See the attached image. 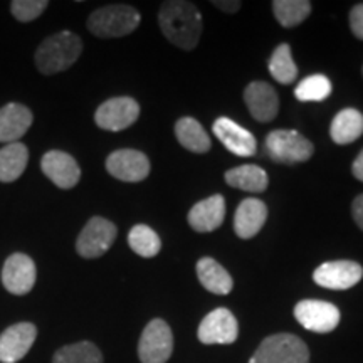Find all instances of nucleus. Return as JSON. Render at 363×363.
<instances>
[{
    "label": "nucleus",
    "mask_w": 363,
    "mask_h": 363,
    "mask_svg": "<svg viewBox=\"0 0 363 363\" xmlns=\"http://www.w3.org/2000/svg\"><path fill=\"white\" fill-rule=\"evenodd\" d=\"M271 76L281 84H291L298 78L296 62L291 56V48L288 44H281L276 48L269 59Z\"/></svg>",
    "instance_id": "obj_28"
},
{
    "label": "nucleus",
    "mask_w": 363,
    "mask_h": 363,
    "mask_svg": "<svg viewBox=\"0 0 363 363\" xmlns=\"http://www.w3.org/2000/svg\"><path fill=\"white\" fill-rule=\"evenodd\" d=\"M350 29L357 39L363 40V4H358L350 11Z\"/></svg>",
    "instance_id": "obj_32"
},
{
    "label": "nucleus",
    "mask_w": 363,
    "mask_h": 363,
    "mask_svg": "<svg viewBox=\"0 0 363 363\" xmlns=\"http://www.w3.org/2000/svg\"><path fill=\"white\" fill-rule=\"evenodd\" d=\"M128 244L131 251L142 257H155L162 249V240L152 227L138 224L130 230Z\"/></svg>",
    "instance_id": "obj_29"
},
{
    "label": "nucleus",
    "mask_w": 363,
    "mask_h": 363,
    "mask_svg": "<svg viewBox=\"0 0 363 363\" xmlns=\"http://www.w3.org/2000/svg\"><path fill=\"white\" fill-rule=\"evenodd\" d=\"M249 363H310V350L296 335H271L262 340Z\"/></svg>",
    "instance_id": "obj_4"
},
{
    "label": "nucleus",
    "mask_w": 363,
    "mask_h": 363,
    "mask_svg": "<svg viewBox=\"0 0 363 363\" xmlns=\"http://www.w3.org/2000/svg\"><path fill=\"white\" fill-rule=\"evenodd\" d=\"M140 104L130 96L111 98L94 113V121L101 130L121 131L138 120Z\"/></svg>",
    "instance_id": "obj_9"
},
{
    "label": "nucleus",
    "mask_w": 363,
    "mask_h": 363,
    "mask_svg": "<svg viewBox=\"0 0 363 363\" xmlns=\"http://www.w3.org/2000/svg\"><path fill=\"white\" fill-rule=\"evenodd\" d=\"M363 267L355 261H330L316 267L313 279L318 286L333 291H345L360 283Z\"/></svg>",
    "instance_id": "obj_12"
},
{
    "label": "nucleus",
    "mask_w": 363,
    "mask_h": 363,
    "mask_svg": "<svg viewBox=\"0 0 363 363\" xmlns=\"http://www.w3.org/2000/svg\"><path fill=\"white\" fill-rule=\"evenodd\" d=\"M197 278L207 291L214 294H229L234 288L233 276L212 257H202L197 262Z\"/></svg>",
    "instance_id": "obj_21"
},
{
    "label": "nucleus",
    "mask_w": 363,
    "mask_h": 363,
    "mask_svg": "<svg viewBox=\"0 0 363 363\" xmlns=\"http://www.w3.org/2000/svg\"><path fill=\"white\" fill-rule=\"evenodd\" d=\"M40 170L59 189L69 190L78 185L81 179V169L78 162L69 153L61 150H51L44 153L40 160Z\"/></svg>",
    "instance_id": "obj_15"
},
{
    "label": "nucleus",
    "mask_w": 363,
    "mask_h": 363,
    "mask_svg": "<svg viewBox=\"0 0 363 363\" xmlns=\"http://www.w3.org/2000/svg\"><path fill=\"white\" fill-rule=\"evenodd\" d=\"M352 216L355 219L357 225L363 230V194L358 195V197L352 203Z\"/></svg>",
    "instance_id": "obj_33"
},
{
    "label": "nucleus",
    "mask_w": 363,
    "mask_h": 363,
    "mask_svg": "<svg viewBox=\"0 0 363 363\" xmlns=\"http://www.w3.org/2000/svg\"><path fill=\"white\" fill-rule=\"evenodd\" d=\"M294 318L303 328L315 333H331L340 325V310L333 303L303 299L294 306Z\"/></svg>",
    "instance_id": "obj_8"
},
{
    "label": "nucleus",
    "mask_w": 363,
    "mask_h": 363,
    "mask_svg": "<svg viewBox=\"0 0 363 363\" xmlns=\"http://www.w3.org/2000/svg\"><path fill=\"white\" fill-rule=\"evenodd\" d=\"M212 131L224 147L238 157H252L257 152L256 138L251 131L239 126L230 118L216 120Z\"/></svg>",
    "instance_id": "obj_16"
},
{
    "label": "nucleus",
    "mask_w": 363,
    "mask_h": 363,
    "mask_svg": "<svg viewBox=\"0 0 363 363\" xmlns=\"http://www.w3.org/2000/svg\"><path fill=\"white\" fill-rule=\"evenodd\" d=\"M48 0H13L11 12L19 22H33L48 9Z\"/></svg>",
    "instance_id": "obj_31"
},
{
    "label": "nucleus",
    "mask_w": 363,
    "mask_h": 363,
    "mask_svg": "<svg viewBox=\"0 0 363 363\" xmlns=\"http://www.w3.org/2000/svg\"><path fill=\"white\" fill-rule=\"evenodd\" d=\"M212 6H216L219 11L222 12H227V13H235L240 9L242 4L239 2V0H234V2H227V0H219V2H212Z\"/></svg>",
    "instance_id": "obj_34"
},
{
    "label": "nucleus",
    "mask_w": 363,
    "mask_h": 363,
    "mask_svg": "<svg viewBox=\"0 0 363 363\" xmlns=\"http://www.w3.org/2000/svg\"><path fill=\"white\" fill-rule=\"evenodd\" d=\"M174 353V335L169 323L155 318L145 326L138 342V358L142 363H167Z\"/></svg>",
    "instance_id": "obj_6"
},
{
    "label": "nucleus",
    "mask_w": 363,
    "mask_h": 363,
    "mask_svg": "<svg viewBox=\"0 0 363 363\" xmlns=\"http://www.w3.org/2000/svg\"><path fill=\"white\" fill-rule=\"evenodd\" d=\"M352 174H353V177H355V179L363 182V150L360 152V155L355 158V162H353Z\"/></svg>",
    "instance_id": "obj_35"
},
{
    "label": "nucleus",
    "mask_w": 363,
    "mask_h": 363,
    "mask_svg": "<svg viewBox=\"0 0 363 363\" xmlns=\"http://www.w3.org/2000/svg\"><path fill=\"white\" fill-rule=\"evenodd\" d=\"M81 52H83V40L79 35L71 30H61L40 43L34 56L35 67L40 74H57L69 69L78 61Z\"/></svg>",
    "instance_id": "obj_2"
},
{
    "label": "nucleus",
    "mask_w": 363,
    "mask_h": 363,
    "mask_svg": "<svg viewBox=\"0 0 363 363\" xmlns=\"http://www.w3.org/2000/svg\"><path fill=\"white\" fill-rule=\"evenodd\" d=\"M106 170L118 180L135 184V182H142L148 177L150 160L138 150H116L106 158Z\"/></svg>",
    "instance_id": "obj_13"
},
{
    "label": "nucleus",
    "mask_w": 363,
    "mask_h": 363,
    "mask_svg": "<svg viewBox=\"0 0 363 363\" xmlns=\"http://www.w3.org/2000/svg\"><path fill=\"white\" fill-rule=\"evenodd\" d=\"M52 363H103V353L94 343L79 342L59 348Z\"/></svg>",
    "instance_id": "obj_26"
},
{
    "label": "nucleus",
    "mask_w": 363,
    "mask_h": 363,
    "mask_svg": "<svg viewBox=\"0 0 363 363\" xmlns=\"http://www.w3.org/2000/svg\"><path fill=\"white\" fill-rule=\"evenodd\" d=\"M225 182L230 187L244 190V192L261 194L267 189L269 179L267 174L257 165H240L238 169L225 172Z\"/></svg>",
    "instance_id": "obj_24"
},
{
    "label": "nucleus",
    "mask_w": 363,
    "mask_h": 363,
    "mask_svg": "<svg viewBox=\"0 0 363 363\" xmlns=\"http://www.w3.org/2000/svg\"><path fill=\"white\" fill-rule=\"evenodd\" d=\"M267 219V207L259 199H246L239 203L234 216V230L240 239H252L259 234Z\"/></svg>",
    "instance_id": "obj_20"
},
{
    "label": "nucleus",
    "mask_w": 363,
    "mask_h": 363,
    "mask_svg": "<svg viewBox=\"0 0 363 363\" xmlns=\"http://www.w3.org/2000/svg\"><path fill=\"white\" fill-rule=\"evenodd\" d=\"M33 121V111L26 104L9 103L0 108V142L16 143L27 133Z\"/></svg>",
    "instance_id": "obj_18"
},
{
    "label": "nucleus",
    "mask_w": 363,
    "mask_h": 363,
    "mask_svg": "<svg viewBox=\"0 0 363 363\" xmlns=\"http://www.w3.org/2000/svg\"><path fill=\"white\" fill-rule=\"evenodd\" d=\"M29 162V150L24 143H9L0 148V182L11 184L24 174Z\"/></svg>",
    "instance_id": "obj_23"
},
{
    "label": "nucleus",
    "mask_w": 363,
    "mask_h": 363,
    "mask_svg": "<svg viewBox=\"0 0 363 363\" xmlns=\"http://www.w3.org/2000/svg\"><path fill=\"white\" fill-rule=\"evenodd\" d=\"M35 279H38V269L33 257L24 252H13L7 257L2 269V284L9 293L24 296L33 291Z\"/></svg>",
    "instance_id": "obj_10"
},
{
    "label": "nucleus",
    "mask_w": 363,
    "mask_h": 363,
    "mask_svg": "<svg viewBox=\"0 0 363 363\" xmlns=\"http://www.w3.org/2000/svg\"><path fill=\"white\" fill-rule=\"evenodd\" d=\"M38 338V326L29 321L16 323L0 335V362L17 363L29 353Z\"/></svg>",
    "instance_id": "obj_14"
},
{
    "label": "nucleus",
    "mask_w": 363,
    "mask_h": 363,
    "mask_svg": "<svg viewBox=\"0 0 363 363\" xmlns=\"http://www.w3.org/2000/svg\"><path fill=\"white\" fill-rule=\"evenodd\" d=\"M331 140L337 145H348L363 135V115L353 108H345L331 121Z\"/></svg>",
    "instance_id": "obj_22"
},
{
    "label": "nucleus",
    "mask_w": 363,
    "mask_h": 363,
    "mask_svg": "<svg viewBox=\"0 0 363 363\" xmlns=\"http://www.w3.org/2000/svg\"><path fill=\"white\" fill-rule=\"evenodd\" d=\"M118 235L116 225L104 217H91L76 240V251L84 259L101 257L113 246Z\"/></svg>",
    "instance_id": "obj_7"
},
{
    "label": "nucleus",
    "mask_w": 363,
    "mask_h": 363,
    "mask_svg": "<svg viewBox=\"0 0 363 363\" xmlns=\"http://www.w3.org/2000/svg\"><path fill=\"white\" fill-rule=\"evenodd\" d=\"M239 325L227 308H217L199 325L197 337L203 345H230L238 340Z\"/></svg>",
    "instance_id": "obj_11"
},
{
    "label": "nucleus",
    "mask_w": 363,
    "mask_h": 363,
    "mask_svg": "<svg viewBox=\"0 0 363 363\" xmlns=\"http://www.w3.org/2000/svg\"><path fill=\"white\" fill-rule=\"evenodd\" d=\"M175 136L184 148L194 153H206L211 150V138L203 126L194 118H180L175 123Z\"/></svg>",
    "instance_id": "obj_25"
},
{
    "label": "nucleus",
    "mask_w": 363,
    "mask_h": 363,
    "mask_svg": "<svg viewBox=\"0 0 363 363\" xmlns=\"http://www.w3.org/2000/svg\"><path fill=\"white\" fill-rule=\"evenodd\" d=\"M244 101H246L254 120L261 121V123H269L279 111L278 93L264 81H254L249 84L244 91Z\"/></svg>",
    "instance_id": "obj_17"
},
{
    "label": "nucleus",
    "mask_w": 363,
    "mask_h": 363,
    "mask_svg": "<svg viewBox=\"0 0 363 363\" xmlns=\"http://www.w3.org/2000/svg\"><path fill=\"white\" fill-rule=\"evenodd\" d=\"M225 217V201L222 195H212L197 202L189 212V225L197 233H212L219 229Z\"/></svg>",
    "instance_id": "obj_19"
},
{
    "label": "nucleus",
    "mask_w": 363,
    "mask_h": 363,
    "mask_svg": "<svg viewBox=\"0 0 363 363\" xmlns=\"http://www.w3.org/2000/svg\"><path fill=\"white\" fill-rule=\"evenodd\" d=\"M272 12L283 27H296L305 22L311 13V2L308 0H274Z\"/></svg>",
    "instance_id": "obj_27"
},
{
    "label": "nucleus",
    "mask_w": 363,
    "mask_h": 363,
    "mask_svg": "<svg viewBox=\"0 0 363 363\" xmlns=\"http://www.w3.org/2000/svg\"><path fill=\"white\" fill-rule=\"evenodd\" d=\"M140 22H142V16L135 7L126 6V4H113L91 13L88 29L99 39H115L133 33Z\"/></svg>",
    "instance_id": "obj_3"
},
{
    "label": "nucleus",
    "mask_w": 363,
    "mask_h": 363,
    "mask_svg": "<svg viewBox=\"0 0 363 363\" xmlns=\"http://www.w3.org/2000/svg\"><path fill=\"white\" fill-rule=\"evenodd\" d=\"M158 24L163 35L184 51H192L197 48L203 29L199 9L185 0L163 2L158 12Z\"/></svg>",
    "instance_id": "obj_1"
},
{
    "label": "nucleus",
    "mask_w": 363,
    "mask_h": 363,
    "mask_svg": "<svg viewBox=\"0 0 363 363\" xmlns=\"http://www.w3.org/2000/svg\"><path fill=\"white\" fill-rule=\"evenodd\" d=\"M266 152L271 160L278 163H301L310 160L315 147L310 140L294 130L271 131L266 138Z\"/></svg>",
    "instance_id": "obj_5"
},
{
    "label": "nucleus",
    "mask_w": 363,
    "mask_h": 363,
    "mask_svg": "<svg viewBox=\"0 0 363 363\" xmlns=\"http://www.w3.org/2000/svg\"><path fill=\"white\" fill-rule=\"evenodd\" d=\"M331 94V83L330 79L323 74H313L308 76L296 86L294 89V96L299 101H323Z\"/></svg>",
    "instance_id": "obj_30"
}]
</instances>
